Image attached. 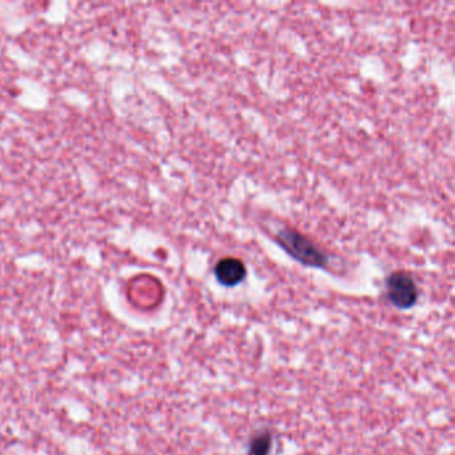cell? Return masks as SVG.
Masks as SVG:
<instances>
[{"label": "cell", "mask_w": 455, "mask_h": 455, "mask_svg": "<svg viewBox=\"0 0 455 455\" xmlns=\"http://www.w3.org/2000/svg\"><path fill=\"white\" fill-rule=\"evenodd\" d=\"M216 280L226 287H234L245 280L247 270L245 263L238 258H223L216 263L214 268Z\"/></svg>", "instance_id": "3957f363"}, {"label": "cell", "mask_w": 455, "mask_h": 455, "mask_svg": "<svg viewBox=\"0 0 455 455\" xmlns=\"http://www.w3.org/2000/svg\"><path fill=\"white\" fill-rule=\"evenodd\" d=\"M386 290L390 302L402 310H407L417 303L418 287L414 280L402 271L391 274L386 280Z\"/></svg>", "instance_id": "7a4b0ae2"}, {"label": "cell", "mask_w": 455, "mask_h": 455, "mask_svg": "<svg viewBox=\"0 0 455 455\" xmlns=\"http://www.w3.org/2000/svg\"><path fill=\"white\" fill-rule=\"evenodd\" d=\"M275 239L289 255L304 266L325 267L327 264L326 254L295 230L284 228L278 232Z\"/></svg>", "instance_id": "6da1fadb"}, {"label": "cell", "mask_w": 455, "mask_h": 455, "mask_svg": "<svg viewBox=\"0 0 455 455\" xmlns=\"http://www.w3.org/2000/svg\"><path fill=\"white\" fill-rule=\"evenodd\" d=\"M271 449L270 434H261L251 440L248 455H267Z\"/></svg>", "instance_id": "277c9868"}]
</instances>
